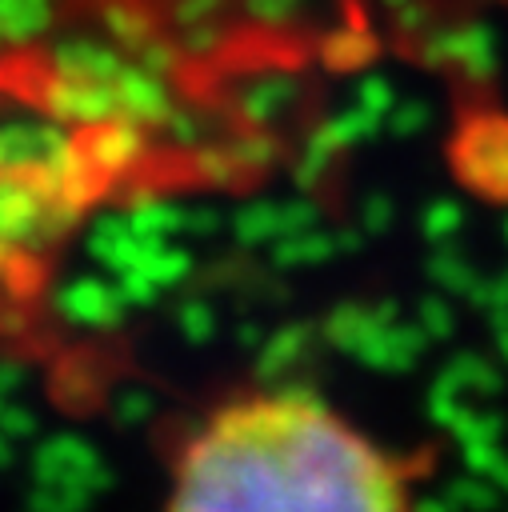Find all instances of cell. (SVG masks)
Returning <instances> with one entry per match:
<instances>
[{"label": "cell", "instance_id": "obj_1", "mask_svg": "<svg viewBox=\"0 0 508 512\" xmlns=\"http://www.w3.org/2000/svg\"><path fill=\"white\" fill-rule=\"evenodd\" d=\"M168 512H420L412 472L304 388H260L204 416L172 460Z\"/></svg>", "mask_w": 508, "mask_h": 512}]
</instances>
